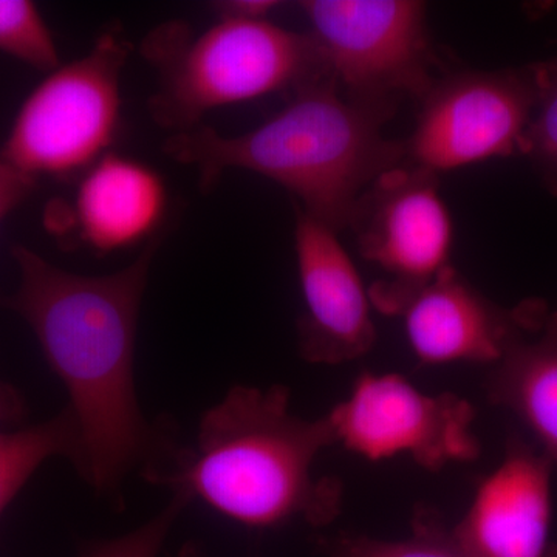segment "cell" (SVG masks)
Masks as SVG:
<instances>
[{"label":"cell","mask_w":557,"mask_h":557,"mask_svg":"<svg viewBox=\"0 0 557 557\" xmlns=\"http://www.w3.org/2000/svg\"><path fill=\"white\" fill-rule=\"evenodd\" d=\"M24 413L25 405L20 392L0 381V429L5 424L20 423Z\"/></svg>","instance_id":"cell-22"},{"label":"cell","mask_w":557,"mask_h":557,"mask_svg":"<svg viewBox=\"0 0 557 557\" xmlns=\"http://www.w3.org/2000/svg\"><path fill=\"white\" fill-rule=\"evenodd\" d=\"M539 97L528 126L522 156L542 185L557 197V58L537 62Z\"/></svg>","instance_id":"cell-18"},{"label":"cell","mask_w":557,"mask_h":557,"mask_svg":"<svg viewBox=\"0 0 557 557\" xmlns=\"http://www.w3.org/2000/svg\"><path fill=\"white\" fill-rule=\"evenodd\" d=\"M131 51L123 28L113 24L86 54L47 73L14 116L0 160L35 182L72 180L112 152Z\"/></svg>","instance_id":"cell-5"},{"label":"cell","mask_w":557,"mask_h":557,"mask_svg":"<svg viewBox=\"0 0 557 557\" xmlns=\"http://www.w3.org/2000/svg\"><path fill=\"white\" fill-rule=\"evenodd\" d=\"M388 119L341 98L335 81H322L256 129L231 137L199 126L164 139L163 152L193 168L203 193L231 170L273 180L296 207L338 233L375 180L405 163V143L381 134Z\"/></svg>","instance_id":"cell-3"},{"label":"cell","mask_w":557,"mask_h":557,"mask_svg":"<svg viewBox=\"0 0 557 557\" xmlns=\"http://www.w3.org/2000/svg\"><path fill=\"white\" fill-rule=\"evenodd\" d=\"M178 557H205V555L199 544H196V542H186V544L180 548Z\"/></svg>","instance_id":"cell-23"},{"label":"cell","mask_w":557,"mask_h":557,"mask_svg":"<svg viewBox=\"0 0 557 557\" xmlns=\"http://www.w3.org/2000/svg\"><path fill=\"white\" fill-rule=\"evenodd\" d=\"M0 53L46 73L61 65L50 27L30 0H0Z\"/></svg>","instance_id":"cell-17"},{"label":"cell","mask_w":557,"mask_h":557,"mask_svg":"<svg viewBox=\"0 0 557 557\" xmlns=\"http://www.w3.org/2000/svg\"><path fill=\"white\" fill-rule=\"evenodd\" d=\"M486 392L522 421L557 471V309L539 299L515 307V329Z\"/></svg>","instance_id":"cell-14"},{"label":"cell","mask_w":557,"mask_h":557,"mask_svg":"<svg viewBox=\"0 0 557 557\" xmlns=\"http://www.w3.org/2000/svg\"><path fill=\"white\" fill-rule=\"evenodd\" d=\"M160 236L126 269L83 276L14 247L16 292L0 298L30 325L51 372L69 394L78 429L73 467L102 498L121 504L132 472L152 478L177 449L171 424L150 423L135 386L139 310Z\"/></svg>","instance_id":"cell-1"},{"label":"cell","mask_w":557,"mask_h":557,"mask_svg":"<svg viewBox=\"0 0 557 557\" xmlns=\"http://www.w3.org/2000/svg\"><path fill=\"white\" fill-rule=\"evenodd\" d=\"M36 183L38 182L0 160V225L32 196Z\"/></svg>","instance_id":"cell-20"},{"label":"cell","mask_w":557,"mask_h":557,"mask_svg":"<svg viewBox=\"0 0 557 557\" xmlns=\"http://www.w3.org/2000/svg\"><path fill=\"white\" fill-rule=\"evenodd\" d=\"M350 226L362 258L386 274L369 298L388 317L453 267V220L434 172L405 163L384 172L358 201Z\"/></svg>","instance_id":"cell-8"},{"label":"cell","mask_w":557,"mask_h":557,"mask_svg":"<svg viewBox=\"0 0 557 557\" xmlns=\"http://www.w3.org/2000/svg\"><path fill=\"white\" fill-rule=\"evenodd\" d=\"M537 97V62L460 72L437 81L423 98L416 131L405 143L406 164L438 174L522 156Z\"/></svg>","instance_id":"cell-7"},{"label":"cell","mask_w":557,"mask_h":557,"mask_svg":"<svg viewBox=\"0 0 557 557\" xmlns=\"http://www.w3.org/2000/svg\"><path fill=\"white\" fill-rule=\"evenodd\" d=\"M189 500L178 494H172L166 507L149 522L137 530L109 541L89 542L84 545L79 557H157L166 542L175 520L188 507Z\"/></svg>","instance_id":"cell-19"},{"label":"cell","mask_w":557,"mask_h":557,"mask_svg":"<svg viewBox=\"0 0 557 557\" xmlns=\"http://www.w3.org/2000/svg\"><path fill=\"white\" fill-rule=\"evenodd\" d=\"M78 429L67 408L35 426L0 432V520L36 471L53 457L75 461Z\"/></svg>","instance_id":"cell-15"},{"label":"cell","mask_w":557,"mask_h":557,"mask_svg":"<svg viewBox=\"0 0 557 557\" xmlns=\"http://www.w3.org/2000/svg\"><path fill=\"white\" fill-rule=\"evenodd\" d=\"M336 443L368 458L409 454L431 472L480 457L474 406L456 394L429 397L401 375L362 373L350 397L327 413Z\"/></svg>","instance_id":"cell-9"},{"label":"cell","mask_w":557,"mask_h":557,"mask_svg":"<svg viewBox=\"0 0 557 557\" xmlns=\"http://www.w3.org/2000/svg\"><path fill=\"white\" fill-rule=\"evenodd\" d=\"M321 544L329 557H469L442 516L426 508L418 509L412 534L403 541L341 533Z\"/></svg>","instance_id":"cell-16"},{"label":"cell","mask_w":557,"mask_h":557,"mask_svg":"<svg viewBox=\"0 0 557 557\" xmlns=\"http://www.w3.org/2000/svg\"><path fill=\"white\" fill-rule=\"evenodd\" d=\"M547 457L519 437L482 480L454 537L469 557H557L552 542V475Z\"/></svg>","instance_id":"cell-12"},{"label":"cell","mask_w":557,"mask_h":557,"mask_svg":"<svg viewBox=\"0 0 557 557\" xmlns=\"http://www.w3.org/2000/svg\"><path fill=\"white\" fill-rule=\"evenodd\" d=\"M295 252L306 304L300 357L325 366L364 357L376 341L369 293L338 233L296 207Z\"/></svg>","instance_id":"cell-10"},{"label":"cell","mask_w":557,"mask_h":557,"mask_svg":"<svg viewBox=\"0 0 557 557\" xmlns=\"http://www.w3.org/2000/svg\"><path fill=\"white\" fill-rule=\"evenodd\" d=\"M332 445L327 417H296L287 387L234 386L201 416L196 445H178L149 483L255 530L325 527L338 518L344 487L314 478L313 463Z\"/></svg>","instance_id":"cell-2"},{"label":"cell","mask_w":557,"mask_h":557,"mask_svg":"<svg viewBox=\"0 0 557 557\" xmlns=\"http://www.w3.org/2000/svg\"><path fill=\"white\" fill-rule=\"evenodd\" d=\"M166 209V183L159 172L109 152L76 178L72 199L51 205L46 220L73 247L104 256L159 237Z\"/></svg>","instance_id":"cell-11"},{"label":"cell","mask_w":557,"mask_h":557,"mask_svg":"<svg viewBox=\"0 0 557 557\" xmlns=\"http://www.w3.org/2000/svg\"><path fill=\"white\" fill-rule=\"evenodd\" d=\"M278 5L274 0H225L211 3V9L218 20L270 21Z\"/></svg>","instance_id":"cell-21"},{"label":"cell","mask_w":557,"mask_h":557,"mask_svg":"<svg viewBox=\"0 0 557 557\" xmlns=\"http://www.w3.org/2000/svg\"><path fill=\"white\" fill-rule=\"evenodd\" d=\"M299 7L348 100L392 116L399 100H423L437 83L423 2L306 0Z\"/></svg>","instance_id":"cell-6"},{"label":"cell","mask_w":557,"mask_h":557,"mask_svg":"<svg viewBox=\"0 0 557 557\" xmlns=\"http://www.w3.org/2000/svg\"><path fill=\"white\" fill-rule=\"evenodd\" d=\"M157 73L148 110L157 126L180 134L212 110L335 81L311 33L271 21L218 20L194 32L183 21L150 30L139 44Z\"/></svg>","instance_id":"cell-4"},{"label":"cell","mask_w":557,"mask_h":557,"mask_svg":"<svg viewBox=\"0 0 557 557\" xmlns=\"http://www.w3.org/2000/svg\"><path fill=\"white\" fill-rule=\"evenodd\" d=\"M395 317L421 364H496L515 329V309L497 306L454 267L417 289Z\"/></svg>","instance_id":"cell-13"}]
</instances>
